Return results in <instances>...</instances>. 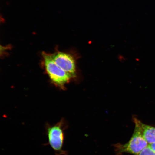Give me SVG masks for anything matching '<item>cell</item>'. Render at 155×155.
<instances>
[{
	"label": "cell",
	"instance_id": "1",
	"mask_svg": "<svg viewBox=\"0 0 155 155\" xmlns=\"http://www.w3.org/2000/svg\"><path fill=\"white\" fill-rule=\"evenodd\" d=\"M68 127V124L63 118L57 123L51 125L48 123L45 124V134L48 142L44 146L49 145L54 150L55 155H67L68 152L63 149L64 142L65 131Z\"/></svg>",
	"mask_w": 155,
	"mask_h": 155
},
{
	"label": "cell",
	"instance_id": "2",
	"mask_svg": "<svg viewBox=\"0 0 155 155\" xmlns=\"http://www.w3.org/2000/svg\"><path fill=\"white\" fill-rule=\"evenodd\" d=\"M135 128L130 139L125 144L117 143L113 145L116 155H123L128 153L138 155L149 144L143 137L137 118L133 117Z\"/></svg>",
	"mask_w": 155,
	"mask_h": 155
},
{
	"label": "cell",
	"instance_id": "3",
	"mask_svg": "<svg viewBox=\"0 0 155 155\" xmlns=\"http://www.w3.org/2000/svg\"><path fill=\"white\" fill-rule=\"evenodd\" d=\"M43 56L46 69L50 79L58 86L63 87L73 78L57 64L51 55L44 53Z\"/></svg>",
	"mask_w": 155,
	"mask_h": 155
},
{
	"label": "cell",
	"instance_id": "4",
	"mask_svg": "<svg viewBox=\"0 0 155 155\" xmlns=\"http://www.w3.org/2000/svg\"><path fill=\"white\" fill-rule=\"evenodd\" d=\"M57 64L73 78L76 77V63L74 58L71 54L57 52L51 55Z\"/></svg>",
	"mask_w": 155,
	"mask_h": 155
},
{
	"label": "cell",
	"instance_id": "5",
	"mask_svg": "<svg viewBox=\"0 0 155 155\" xmlns=\"http://www.w3.org/2000/svg\"><path fill=\"white\" fill-rule=\"evenodd\" d=\"M143 137L149 144L155 143V127L142 123L137 119Z\"/></svg>",
	"mask_w": 155,
	"mask_h": 155
},
{
	"label": "cell",
	"instance_id": "6",
	"mask_svg": "<svg viewBox=\"0 0 155 155\" xmlns=\"http://www.w3.org/2000/svg\"><path fill=\"white\" fill-rule=\"evenodd\" d=\"M138 155H155V152L148 145Z\"/></svg>",
	"mask_w": 155,
	"mask_h": 155
},
{
	"label": "cell",
	"instance_id": "7",
	"mask_svg": "<svg viewBox=\"0 0 155 155\" xmlns=\"http://www.w3.org/2000/svg\"><path fill=\"white\" fill-rule=\"evenodd\" d=\"M6 49V48L5 47L0 45V55L3 53V52L5 51Z\"/></svg>",
	"mask_w": 155,
	"mask_h": 155
},
{
	"label": "cell",
	"instance_id": "8",
	"mask_svg": "<svg viewBox=\"0 0 155 155\" xmlns=\"http://www.w3.org/2000/svg\"><path fill=\"white\" fill-rule=\"evenodd\" d=\"M149 146H150V148L155 152V143H153V144H149Z\"/></svg>",
	"mask_w": 155,
	"mask_h": 155
}]
</instances>
